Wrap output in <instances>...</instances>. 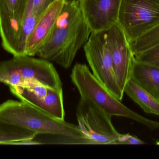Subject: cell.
<instances>
[{
  "label": "cell",
  "mask_w": 159,
  "mask_h": 159,
  "mask_svg": "<svg viewBox=\"0 0 159 159\" xmlns=\"http://www.w3.org/2000/svg\"><path fill=\"white\" fill-rule=\"evenodd\" d=\"M11 93L20 101L28 103L48 115L60 120H64L62 89L50 88L46 96L39 98L30 90L21 87H11Z\"/></svg>",
  "instance_id": "cell-10"
},
{
  "label": "cell",
  "mask_w": 159,
  "mask_h": 159,
  "mask_svg": "<svg viewBox=\"0 0 159 159\" xmlns=\"http://www.w3.org/2000/svg\"><path fill=\"white\" fill-rule=\"evenodd\" d=\"M137 61L148 63L159 68V45L134 56Z\"/></svg>",
  "instance_id": "cell-17"
},
{
  "label": "cell",
  "mask_w": 159,
  "mask_h": 159,
  "mask_svg": "<svg viewBox=\"0 0 159 159\" xmlns=\"http://www.w3.org/2000/svg\"><path fill=\"white\" fill-rule=\"evenodd\" d=\"M71 78L80 98L93 103L111 116L124 117L139 122L152 130L159 129V122L144 117L126 107L107 90L86 64H75Z\"/></svg>",
  "instance_id": "cell-4"
},
{
  "label": "cell",
  "mask_w": 159,
  "mask_h": 159,
  "mask_svg": "<svg viewBox=\"0 0 159 159\" xmlns=\"http://www.w3.org/2000/svg\"><path fill=\"white\" fill-rule=\"evenodd\" d=\"M29 0H0V16L21 25L27 11Z\"/></svg>",
  "instance_id": "cell-15"
},
{
  "label": "cell",
  "mask_w": 159,
  "mask_h": 159,
  "mask_svg": "<svg viewBox=\"0 0 159 159\" xmlns=\"http://www.w3.org/2000/svg\"><path fill=\"white\" fill-rule=\"evenodd\" d=\"M37 135L35 132L0 120V145H22L24 141L33 140Z\"/></svg>",
  "instance_id": "cell-14"
},
{
  "label": "cell",
  "mask_w": 159,
  "mask_h": 159,
  "mask_svg": "<svg viewBox=\"0 0 159 159\" xmlns=\"http://www.w3.org/2000/svg\"><path fill=\"white\" fill-rule=\"evenodd\" d=\"M124 92L146 113L159 115V100L131 79L127 82Z\"/></svg>",
  "instance_id": "cell-13"
},
{
  "label": "cell",
  "mask_w": 159,
  "mask_h": 159,
  "mask_svg": "<svg viewBox=\"0 0 159 159\" xmlns=\"http://www.w3.org/2000/svg\"><path fill=\"white\" fill-rule=\"evenodd\" d=\"M134 56L159 45V24L130 43Z\"/></svg>",
  "instance_id": "cell-16"
},
{
  "label": "cell",
  "mask_w": 159,
  "mask_h": 159,
  "mask_svg": "<svg viewBox=\"0 0 159 159\" xmlns=\"http://www.w3.org/2000/svg\"><path fill=\"white\" fill-rule=\"evenodd\" d=\"M86 23L92 32L105 31L118 21L121 0H79Z\"/></svg>",
  "instance_id": "cell-9"
},
{
  "label": "cell",
  "mask_w": 159,
  "mask_h": 159,
  "mask_svg": "<svg viewBox=\"0 0 159 159\" xmlns=\"http://www.w3.org/2000/svg\"><path fill=\"white\" fill-rule=\"evenodd\" d=\"M65 1L57 0L40 17L27 41L26 55L34 57L37 55L51 32Z\"/></svg>",
  "instance_id": "cell-11"
},
{
  "label": "cell",
  "mask_w": 159,
  "mask_h": 159,
  "mask_svg": "<svg viewBox=\"0 0 159 159\" xmlns=\"http://www.w3.org/2000/svg\"><path fill=\"white\" fill-rule=\"evenodd\" d=\"M91 33L79 0H65L51 32L36 55L65 69L70 68Z\"/></svg>",
  "instance_id": "cell-1"
},
{
  "label": "cell",
  "mask_w": 159,
  "mask_h": 159,
  "mask_svg": "<svg viewBox=\"0 0 159 159\" xmlns=\"http://www.w3.org/2000/svg\"><path fill=\"white\" fill-rule=\"evenodd\" d=\"M159 101V68L134 58L131 78Z\"/></svg>",
  "instance_id": "cell-12"
},
{
  "label": "cell",
  "mask_w": 159,
  "mask_h": 159,
  "mask_svg": "<svg viewBox=\"0 0 159 159\" xmlns=\"http://www.w3.org/2000/svg\"><path fill=\"white\" fill-rule=\"evenodd\" d=\"M0 120L38 134L67 138L71 143L93 144L78 126L57 119L23 101L9 100L0 104Z\"/></svg>",
  "instance_id": "cell-2"
},
{
  "label": "cell",
  "mask_w": 159,
  "mask_h": 159,
  "mask_svg": "<svg viewBox=\"0 0 159 159\" xmlns=\"http://www.w3.org/2000/svg\"><path fill=\"white\" fill-rule=\"evenodd\" d=\"M107 42L110 51L113 69L120 88H124L131 78L134 57L129 43L118 23L106 31Z\"/></svg>",
  "instance_id": "cell-8"
},
{
  "label": "cell",
  "mask_w": 159,
  "mask_h": 159,
  "mask_svg": "<svg viewBox=\"0 0 159 159\" xmlns=\"http://www.w3.org/2000/svg\"><path fill=\"white\" fill-rule=\"evenodd\" d=\"M157 145H159V141H158V142H157Z\"/></svg>",
  "instance_id": "cell-19"
},
{
  "label": "cell",
  "mask_w": 159,
  "mask_h": 159,
  "mask_svg": "<svg viewBox=\"0 0 159 159\" xmlns=\"http://www.w3.org/2000/svg\"><path fill=\"white\" fill-rule=\"evenodd\" d=\"M144 143L136 136L130 134H120L114 144L143 145Z\"/></svg>",
  "instance_id": "cell-18"
},
{
  "label": "cell",
  "mask_w": 159,
  "mask_h": 159,
  "mask_svg": "<svg viewBox=\"0 0 159 159\" xmlns=\"http://www.w3.org/2000/svg\"><path fill=\"white\" fill-rule=\"evenodd\" d=\"M84 50L93 74L114 97L121 101L124 93L115 75L106 31L92 32L84 44Z\"/></svg>",
  "instance_id": "cell-6"
},
{
  "label": "cell",
  "mask_w": 159,
  "mask_h": 159,
  "mask_svg": "<svg viewBox=\"0 0 159 159\" xmlns=\"http://www.w3.org/2000/svg\"><path fill=\"white\" fill-rule=\"evenodd\" d=\"M78 127L93 144H114L120 133L111 116L92 102L80 98L76 113Z\"/></svg>",
  "instance_id": "cell-7"
},
{
  "label": "cell",
  "mask_w": 159,
  "mask_h": 159,
  "mask_svg": "<svg viewBox=\"0 0 159 159\" xmlns=\"http://www.w3.org/2000/svg\"><path fill=\"white\" fill-rule=\"evenodd\" d=\"M0 83L9 87L42 85L55 89H62L60 77L52 63L28 55L14 56L0 62Z\"/></svg>",
  "instance_id": "cell-3"
},
{
  "label": "cell",
  "mask_w": 159,
  "mask_h": 159,
  "mask_svg": "<svg viewBox=\"0 0 159 159\" xmlns=\"http://www.w3.org/2000/svg\"><path fill=\"white\" fill-rule=\"evenodd\" d=\"M118 23L132 43L159 24V0H121Z\"/></svg>",
  "instance_id": "cell-5"
}]
</instances>
